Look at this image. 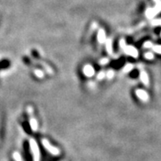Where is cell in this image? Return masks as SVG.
I'll return each instance as SVG.
<instances>
[{"label": "cell", "mask_w": 161, "mask_h": 161, "mask_svg": "<svg viewBox=\"0 0 161 161\" xmlns=\"http://www.w3.org/2000/svg\"><path fill=\"white\" fill-rule=\"evenodd\" d=\"M30 153L32 156L33 161H40V151L38 148V144L35 140L30 139Z\"/></svg>", "instance_id": "1"}, {"label": "cell", "mask_w": 161, "mask_h": 161, "mask_svg": "<svg viewBox=\"0 0 161 161\" xmlns=\"http://www.w3.org/2000/svg\"><path fill=\"white\" fill-rule=\"evenodd\" d=\"M41 143H42V146L47 150V151L48 153H50L51 155L58 156L60 154V151L57 148H56L55 146H53L50 142L47 141V139H42L41 140Z\"/></svg>", "instance_id": "2"}, {"label": "cell", "mask_w": 161, "mask_h": 161, "mask_svg": "<svg viewBox=\"0 0 161 161\" xmlns=\"http://www.w3.org/2000/svg\"><path fill=\"white\" fill-rule=\"evenodd\" d=\"M83 72H84V74L86 76H89V77H91V76L94 74V69L91 66H86L84 67V69H83Z\"/></svg>", "instance_id": "3"}, {"label": "cell", "mask_w": 161, "mask_h": 161, "mask_svg": "<svg viewBox=\"0 0 161 161\" xmlns=\"http://www.w3.org/2000/svg\"><path fill=\"white\" fill-rule=\"evenodd\" d=\"M30 129L33 132L38 130V122H37V120L35 118H30Z\"/></svg>", "instance_id": "4"}, {"label": "cell", "mask_w": 161, "mask_h": 161, "mask_svg": "<svg viewBox=\"0 0 161 161\" xmlns=\"http://www.w3.org/2000/svg\"><path fill=\"white\" fill-rule=\"evenodd\" d=\"M13 159H14V161H23L22 155L20 154L19 152L17 151H15L13 154Z\"/></svg>", "instance_id": "5"}, {"label": "cell", "mask_w": 161, "mask_h": 161, "mask_svg": "<svg viewBox=\"0 0 161 161\" xmlns=\"http://www.w3.org/2000/svg\"><path fill=\"white\" fill-rule=\"evenodd\" d=\"M137 95H138V97H139V98H141V99H143V100H146V99H147V98H148L147 94H146V93H145L143 91H141V90L137 91Z\"/></svg>", "instance_id": "6"}, {"label": "cell", "mask_w": 161, "mask_h": 161, "mask_svg": "<svg viewBox=\"0 0 161 161\" xmlns=\"http://www.w3.org/2000/svg\"><path fill=\"white\" fill-rule=\"evenodd\" d=\"M35 74L38 76V77H39V78L43 77V75H44L43 72H41V71H39V70H37V71H35Z\"/></svg>", "instance_id": "7"}, {"label": "cell", "mask_w": 161, "mask_h": 161, "mask_svg": "<svg viewBox=\"0 0 161 161\" xmlns=\"http://www.w3.org/2000/svg\"><path fill=\"white\" fill-rule=\"evenodd\" d=\"M142 82H143L145 84H147V83H148V80H147V76H146V74H145L144 73L142 74Z\"/></svg>", "instance_id": "8"}]
</instances>
